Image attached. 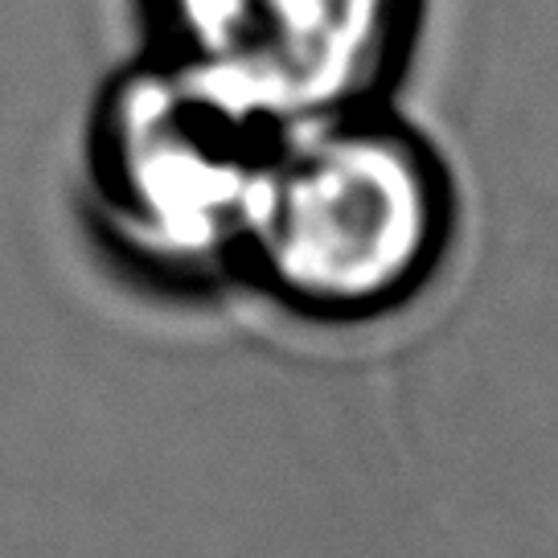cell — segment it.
Listing matches in <instances>:
<instances>
[{
	"label": "cell",
	"mask_w": 558,
	"mask_h": 558,
	"mask_svg": "<svg viewBox=\"0 0 558 558\" xmlns=\"http://www.w3.org/2000/svg\"><path fill=\"white\" fill-rule=\"evenodd\" d=\"M464 193L407 99L279 128L251 206L239 283L308 325H374L448 267Z\"/></svg>",
	"instance_id": "obj_1"
},
{
	"label": "cell",
	"mask_w": 558,
	"mask_h": 558,
	"mask_svg": "<svg viewBox=\"0 0 558 558\" xmlns=\"http://www.w3.org/2000/svg\"><path fill=\"white\" fill-rule=\"evenodd\" d=\"M276 136L279 123L128 46L95 78L74 136V202L90 243L153 292L239 283Z\"/></svg>",
	"instance_id": "obj_2"
},
{
	"label": "cell",
	"mask_w": 558,
	"mask_h": 558,
	"mask_svg": "<svg viewBox=\"0 0 558 558\" xmlns=\"http://www.w3.org/2000/svg\"><path fill=\"white\" fill-rule=\"evenodd\" d=\"M128 46L255 116L300 123L407 99L436 0H120Z\"/></svg>",
	"instance_id": "obj_3"
}]
</instances>
